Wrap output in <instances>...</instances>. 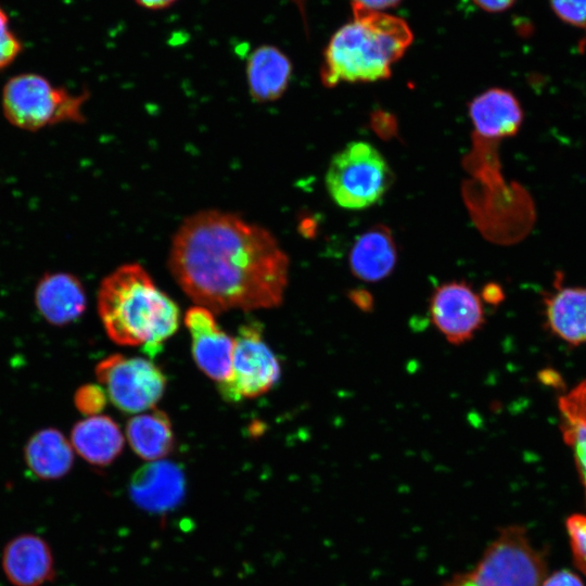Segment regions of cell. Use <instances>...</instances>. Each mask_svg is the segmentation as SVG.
Returning <instances> with one entry per match:
<instances>
[{
    "label": "cell",
    "mask_w": 586,
    "mask_h": 586,
    "mask_svg": "<svg viewBox=\"0 0 586 586\" xmlns=\"http://www.w3.org/2000/svg\"><path fill=\"white\" fill-rule=\"evenodd\" d=\"M289 266L268 229L219 209L188 216L168 255V268L182 291L214 313L279 306Z\"/></svg>",
    "instance_id": "obj_1"
},
{
    "label": "cell",
    "mask_w": 586,
    "mask_h": 586,
    "mask_svg": "<svg viewBox=\"0 0 586 586\" xmlns=\"http://www.w3.org/2000/svg\"><path fill=\"white\" fill-rule=\"evenodd\" d=\"M98 311L112 341L142 346L156 356L179 326L177 304L139 264H126L107 275L98 292Z\"/></svg>",
    "instance_id": "obj_2"
},
{
    "label": "cell",
    "mask_w": 586,
    "mask_h": 586,
    "mask_svg": "<svg viewBox=\"0 0 586 586\" xmlns=\"http://www.w3.org/2000/svg\"><path fill=\"white\" fill-rule=\"evenodd\" d=\"M353 20L340 27L323 52L321 82H373L387 79L392 65L413 40L403 18L352 4Z\"/></svg>",
    "instance_id": "obj_3"
},
{
    "label": "cell",
    "mask_w": 586,
    "mask_h": 586,
    "mask_svg": "<svg viewBox=\"0 0 586 586\" xmlns=\"http://www.w3.org/2000/svg\"><path fill=\"white\" fill-rule=\"evenodd\" d=\"M87 100L88 92L73 93L54 86L42 75L22 73L5 82L1 106L12 126L38 131L58 124L85 123L84 105Z\"/></svg>",
    "instance_id": "obj_4"
},
{
    "label": "cell",
    "mask_w": 586,
    "mask_h": 586,
    "mask_svg": "<svg viewBox=\"0 0 586 586\" xmlns=\"http://www.w3.org/2000/svg\"><path fill=\"white\" fill-rule=\"evenodd\" d=\"M393 174L384 156L366 141H353L330 161L326 187L341 207L362 209L380 202L388 191Z\"/></svg>",
    "instance_id": "obj_5"
},
{
    "label": "cell",
    "mask_w": 586,
    "mask_h": 586,
    "mask_svg": "<svg viewBox=\"0 0 586 586\" xmlns=\"http://www.w3.org/2000/svg\"><path fill=\"white\" fill-rule=\"evenodd\" d=\"M546 566L521 526H508L488 546L476 566L443 586H540Z\"/></svg>",
    "instance_id": "obj_6"
},
{
    "label": "cell",
    "mask_w": 586,
    "mask_h": 586,
    "mask_svg": "<svg viewBox=\"0 0 586 586\" xmlns=\"http://www.w3.org/2000/svg\"><path fill=\"white\" fill-rule=\"evenodd\" d=\"M280 362L264 340L259 322L240 327L234 337L230 378L218 383L225 399L239 402L268 392L279 380Z\"/></svg>",
    "instance_id": "obj_7"
},
{
    "label": "cell",
    "mask_w": 586,
    "mask_h": 586,
    "mask_svg": "<svg viewBox=\"0 0 586 586\" xmlns=\"http://www.w3.org/2000/svg\"><path fill=\"white\" fill-rule=\"evenodd\" d=\"M95 375L111 402L124 412H142L162 398L166 378L151 360L115 354L100 361Z\"/></svg>",
    "instance_id": "obj_8"
},
{
    "label": "cell",
    "mask_w": 586,
    "mask_h": 586,
    "mask_svg": "<svg viewBox=\"0 0 586 586\" xmlns=\"http://www.w3.org/2000/svg\"><path fill=\"white\" fill-rule=\"evenodd\" d=\"M429 311L435 328L454 345L472 340L485 323L482 300L464 281L437 286L430 298Z\"/></svg>",
    "instance_id": "obj_9"
},
{
    "label": "cell",
    "mask_w": 586,
    "mask_h": 586,
    "mask_svg": "<svg viewBox=\"0 0 586 586\" xmlns=\"http://www.w3.org/2000/svg\"><path fill=\"white\" fill-rule=\"evenodd\" d=\"M184 324L198 367L218 383L227 381L231 375L234 339L220 329L213 311L202 306L187 310Z\"/></svg>",
    "instance_id": "obj_10"
},
{
    "label": "cell",
    "mask_w": 586,
    "mask_h": 586,
    "mask_svg": "<svg viewBox=\"0 0 586 586\" xmlns=\"http://www.w3.org/2000/svg\"><path fill=\"white\" fill-rule=\"evenodd\" d=\"M1 565L13 586H42L55 577L54 559L48 543L35 534H21L3 548Z\"/></svg>",
    "instance_id": "obj_11"
},
{
    "label": "cell",
    "mask_w": 586,
    "mask_h": 586,
    "mask_svg": "<svg viewBox=\"0 0 586 586\" xmlns=\"http://www.w3.org/2000/svg\"><path fill=\"white\" fill-rule=\"evenodd\" d=\"M35 303L49 323L66 326L84 314L87 296L76 276L62 271L47 272L36 285Z\"/></svg>",
    "instance_id": "obj_12"
},
{
    "label": "cell",
    "mask_w": 586,
    "mask_h": 586,
    "mask_svg": "<svg viewBox=\"0 0 586 586\" xmlns=\"http://www.w3.org/2000/svg\"><path fill=\"white\" fill-rule=\"evenodd\" d=\"M469 115L477 135L488 139L515 135L523 119L518 99L501 88H492L475 97L469 104Z\"/></svg>",
    "instance_id": "obj_13"
},
{
    "label": "cell",
    "mask_w": 586,
    "mask_h": 586,
    "mask_svg": "<svg viewBox=\"0 0 586 586\" xmlns=\"http://www.w3.org/2000/svg\"><path fill=\"white\" fill-rule=\"evenodd\" d=\"M397 256L391 230L378 225L357 237L348 254V265L357 279L379 282L393 272Z\"/></svg>",
    "instance_id": "obj_14"
},
{
    "label": "cell",
    "mask_w": 586,
    "mask_h": 586,
    "mask_svg": "<svg viewBox=\"0 0 586 586\" xmlns=\"http://www.w3.org/2000/svg\"><path fill=\"white\" fill-rule=\"evenodd\" d=\"M292 76V63L279 48L257 47L246 62V79L252 99L259 103L280 99Z\"/></svg>",
    "instance_id": "obj_15"
},
{
    "label": "cell",
    "mask_w": 586,
    "mask_h": 586,
    "mask_svg": "<svg viewBox=\"0 0 586 586\" xmlns=\"http://www.w3.org/2000/svg\"><path fill=\"white\" fill-rule=\"evenodd\" d=\"M71 441L81 458L98 467L112 463L124 447L119 426L107 416H91L77 422L73 426Z\"/></svg>",
    "instance_id": "obj_16"
},
{
    "label": "cell",
    "mask_w": 586,
    "mask_h": 586,
    "mask_svg": "<svg viewBox=\"0 0 586 586\" xmlns=\"http://www.w3.org/2000/svg\"><path fill=\"white\" fill-rule=\"evenodd\" d=\"M182 471L173 462L156 460L143 466L131 480V495L149 508L174 505L183 492Z\"/></svg>",
    "instance_id": "obj_17"
},
{
    "label": "cell",
    "mask_w": 586,
    "mask_h": 586,
    "mask_svg": "<svg viewBox=\"0 0 586 586\" xmlns=\"http://www.w3.org/2000/svg\"><path fill=\"white\" fill-rule=\"evenodd\" d=\"M28 469L41 480H56L66 475L74 463L72 444L56 429L36 432L25 447Z\"/></svg>",
    "instance_id": "obj_18"
},
{
    "label": "cell",
    "mask_w": 586,
    "mask_h": 586,
    "mask_svg": "<svg viewBox=\"0 0 586 586\" xmlns=\"http://www.w3.org/2000/svg\"><path fill=\"white\" fill-rule=\"evenodd\" d=\"M548 328L563 341L586 343V288H563L545 298Z\"/></svg>",
    "instance_id": "obj_19"
},
{
    "label": "cell",
    "mask_w": 586,
    "mask_h": 586,
    "mask_svg": "<svg viewBox=\"0 0 586 586\" xmlns=\"http://www.w3.org/2000/svg\"><path fill=\"white\" fill-rule=\"evenodd\" d=\"M126 434L133 451L148 461L162 460L170 454L175 444L170 420L162 410L131 418Z\"/></svg>",
    "instance_id": "obj_20"
},
{
    "label": "cell",
    "mask_w": 586,
    "mask_h": 586,
    "mask_svg": "<svg viewBox=\"0 0 586 586\" xmlns=\"http://www.w3.org/2000/svg\"><path fill=\"white\" fill-rule=\"evenodd\" d=\"M564 442L572 448L586 494V380L559 400Z\"/></svg>",
    "instance_id": "obj_21"
},
{
    "label": "cell",
    "mask_w": 586,
    "mask_h": 586,
    "mask_svg": "<svg viewBox=\"0 0 586 586\" xmlns=\"http://www.w3.org/2000/svg\"><path fill=\"white\" fill-rule=\"evenodd\" d=\"M23 51V44L10 27L7 12L0 5V71L9 67Z\"/></svg>",
    "instance_id": "obj_22"
},
{
    "label": "cell",
    "mask_w": 586,
    "mask_h": 586,
    "mask_svg": "<svg viewBox=\"0 0 586 586\" xmlns=\"http://www.w3.org/2000/svg\"><path fill=\"white\" fill-rule=\"evenodd\" d=\"M74 404L82 415L88 417L98 415L106 405L104 387L92 383L80 386L75 393Z\"/></svg>",
    "instance_id": "obj_23"
},
{
    "label": "cell",
    "mask_w": 586,
    "mask_h": 586,
    "mask_svg": "<svg viewBox=\"0 0 586 586\" xmlns=\"http://www.w3.org/2000/svg\"><path fill=\"white\" fill-rule=\"evenodd\" d=\"M566 527L576 564L586 572V515L574 514L569 518Z\"/></svg>",
    "instance_id": "obj_24"
},
{
    "label": "cell",
    "mask_w": 586,
    "mask_h": 586,
    "mask_svg": "<svg viewBox=\"0 0 586 586\" xmlns=\"http://www.w3.org/2000/svg\"><path fill=\"white\" fill-rule=\"evenodd\" d=\"M556 14L586 31V0H550Z\"/></svg>",
    "instance_id": "obj_25"
},
{
    "label": "cell",
    "mask_w": 586,
    "mask_h": 586,
    "mask_svg": "<svg viewBox=\"0 0 586 586\" xmlns=\"http://www.w3.org/2000/svg\"><path fill=\"white\" fill-rule=\"evenodd\" d=\"M540 586H584V584L576 574L564 570L544 579Z\"/></svg>",
    "instance_id": "obj_26"
},
{
    "label": "cell",
    "mask_w": 586,
    "mask_h": 586,
    "mask_svg": "<svg viewBox=\"0 0 586 586\" xmlns=\"http://www.w3.org/2000/svg\"><path fill=\"white\" fill-rule=\"evenodd\" d=\"M348 298L356 308L364 313H370L373 309V296L365 289L351 290L348 292Z\"/></svg>",
    "instance_id": "obj_27"
},
{
    "label": "cell",
    "mask_w": 586,
    "mask_h": 586,
    "mask_svg": "<svg viewBox=\"0 0 586 586\" xmlns=\"http://www.w3.org/2000/svg\"><path fill=\"white\" fill-rule=\"evenodd\" d=\"M480 297L482 301L489 305H498L504 301L505 294L502 288L499 284L488 283L482 289Z\"/></svg>",
    "instance_id": "obj_28"
},
{
    "label": "cell",
    "mask_w": 586,
    "mask_h": 586,
    "mask_svg": "<svg viewBox=\"0 0 586 586\" xmlns=\"http://www.w3.org/2000/svg\"><path fill=\"white\" fill-rule=\"evenodd\" d=\"M479 8L489 13L508 10L517 0H472Z\"/></svg>",
    "instance_id": "obj_29"
},
{
    "label": "cell",
    "mask_w": 586,
    "mask_h": 586,
    "mask_svg": "<svg viewBox=\"0 0 586 586\" xmlns=\"http://www.w3.org/2000/svg\"><path fill=\"white\" fill-rule=\"evenodd\" d=\"M402 0H352V4H357L362 8L381 11L398 5Z\"/></svg>",
    "instance_id": "obj_30"
},
{
    "label": "cell",
    "mask_w": 586,
    "mask_h": 586,
    "mask_svg": "<svg viewBox=\"0 0 586 586\" xmlns=\"http://www.w3.org/2000/svg\"><path fill=\"white\" fill-rule=\"evenodd\" d=\"M137 4L149 10H162L170 7L178 0H135Z\"/></svg>",
    "instance_id": "obj_31"
},
{
    "label": "cell",
    "mask_w": 586,
    "mask_h": 586,
    "mask_svg": "<svg viewBox=\"0 0 586 586\" xmlns=\"http://www.w3.org/2000/svg\"><path fill=\"white\" fill-rule=\"evenodd\" d=\"M538 377L539 380L546 385L558 386L562 382L561 377L551 369L540 371Z\"/></svg>",
    "instance_id": "obj_32"
}]
</instances>
